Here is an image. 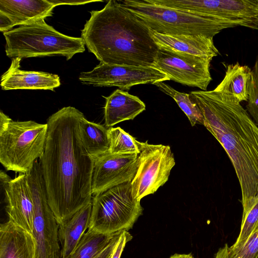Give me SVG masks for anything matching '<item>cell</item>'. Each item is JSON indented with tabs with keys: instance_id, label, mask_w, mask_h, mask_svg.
<instances>
[{
	"instance_id": "obj_1",
	"label": "cell",
	"mask_w": 258,
	"mask_h": 258,
	"mask_svg": "<svg viewBox=\"0 0 258 258\" xmlns=\"http://www.w3.org/2000/svg\"><path fill=\"white\" fill-rule=\"evenodd\" d=\"M84 114L64 107L51 115L44 153L39 160L48 202L58 224L92 203L94 160L81 141Z\"/></svg>"
},
{
	"instance_id": "obj_2",
	"label": "cell",
	"mask_w": 258,
	"mask_h": 258,
	"mask_svg": "<svg viewBox=\"0 0 258 258\" xmlns=\"http://www.w3.org/2000/svg\"><path fill=\"white\" fill-rule=\"evenodd\" d=\"M204 125L227 153L240 184L245 214L258 198V126L233 98L215 90L193 91Z\"/></svg>"
},
{
	"instance_id": "obj_3",
	"label": "cell",
	"mask_w": 258,
	"mask_h": 258,
	"mask_svg": "<svg viewBox=\"0 0 258 258\" xmlns=\"http://www.w3.org/2000/svg\"><path fill=\"white\" fill-rule=\"evenodd\" d=\"M90 14L81 37L100 63L154 68L159 48L149 28L119 2Z\"/></svg>"
},
{
	"instance_id": "obj_4",
	"label": "cell",
	"mask_w": 258,
	"mask_h": 258,
	"mask_svg": "<svg viewBox=\"0 0 258 258\" xmlns=\"http://www.w3.org/2000/svg\"><path fill=\"white\" fill-rule=\"evenodd\" d=\"M120 4L149 29L167 35H203L213 37L232 28L216 18L155 3L152 0H125Z\"/></svg>"
},
{
	"instance_id": "obj_5",
	"label": "cell",
	"mask_w": 258,
	"mask_h": 258,
	"mask_svg": "<svg viewBox=\"0 0 258 258\" xmlns=\"http://www.w3.org/2000/svg\"><path fill=\"white\" fill-rule=\"evenodd\" d=\"M5 51L10 58H29L59 55L69 60L85 50L81 37L66 35L39 19L3 33Z\"/></svg>"
},
{
	"instance_id": "obj_6",
	"label": "cell",
	"mask_w": 258,
	"mask_h": 258,
	"mask_svg": "<svg viewBox=\"0 0 258 258\" xmlns=\"http://www.w3.org/2000/svg\"><path fill=\"white\" fill-rule=\"evenodd\" d=\"M48 126L33 120L14 121L0 112V162L8 171L27 174L43 156Z\"/></svg>"
},
{
	"instance_id": "obj_7",
	"label": "cell",
	"mask_w": 258,
	"mask_h": 258,
	"mask_svg": "<svg viewBox=\"0 0 258 258\" xmlns=\"http://www.w3.org/2000/svg\"><path fill=\"white\" fill-rule=\"evenodd\" d=\"M92 205L89 228L105 234L128 231L143 211L140 200L133 195L131 182L94 196Z\"/></svg>"
},
{
	"instance_id": "obj_8",
	"label": "cell",
	"mask_w": 258,
	"mask_h": 258,
	"mask_svg": "<svg viewBox=\"0 0 258 258\" xmlns=\"http://www.w3.org/2000/svg\"><path fill=\"white\" fill-rule=\"evenodd\" d=\"M26 175L34 205L36 258H61L59 225L48 204L39 160Z\"/></svg>"
},
{
	"instance_id": "obj_9",
	"label": "cell",
	"mask_w": 258,
	"mask_h": 258,
	"mask_svg": "<svg viewBox=\"0 0 258 258\" xmlns=\"http://www.w3.org/2000/svg\"><path fill=\"white\" fill-rule=\"evenodd\" d=\"M138 144V168L131 185L134 197L141 201L168 181L175 160L169 146L139 141Z\"/></svg>"
},
{
	"instance_id": "obj_10",
	"label": "cell",
	"mask_w": 258,
	"mask_h": 258,
	"mask_svg": "<svg viewBox=\"0 0 258 258\" xmlns=\"http://www.w3.org/2000/svg\"><path fill=\"white\" fill-rule=\"evenodd\" d=\"M83 84L97 87H117L123 91L133 86L169 81L167 75L151 67L108 64L100 63L89 72H82Z\"/></svg>"
},
{
	"instance_id": "obj_11",
	"label": "cell",
	"mask_w": 258,
	"mask_h": 258,
	"mask_svg": "<svg viewBox=\"0 0 258 258\" xmlns=\"http://www.w3.org/2000/svg\"><path fill=\"white\" fill-rule=\"evenodd\" d=\"M176 7L216 18L232 28L258 30L257 0H178Z\"/></svg>"
},
{
	"instance_id": "obj_12",
	"label": "cell",
	"mask_w": 258,
	"mask_h": 258,
	"mask_svg": "<svg viewBox=\"0 0 258 258\" xmlns=\"http://www.w3.org/2000/svg\"><path fill=\"white\" fill-rule=\"evenodd\" d=\"M212 60L178 55L159 49L154 68L165 73L170 80L207 91L212 80Z\"/></svg>"
},
{
	"instance_id": "obj_13",
	"label": "cell",
	"mask_w": 258,
	"mask_h": 258,
	"mask_svg": "<svg viewBox=\"0 0 258 258\" xmlns=\"http://www.w3.org/2000/svg\"><path fill=\"white\" fill-rule=\"evenodd\" d=\"M138 155L108 152L94 160L92 182L93 196L119 184L131 182L136 174Z\"/></svg>"
},
{
	"instance_id": "obj_14",
	"label": "cell",
	"mask_w": 258,
	"mask_h": 258,
	"mask_svg": "<svg viewBox=\"0 0 258 258\" xmlns=\"http://www.w3.org/2000/svg\"><path fill=\"white\" fill-rule=\"evenodd\" d=\"M1 173L7 202L9 220L33 234L34 205L25 174L20 173L13 179Z\"/></svg>"
},
{
	"instance_id": "obj_15",
	"label": "cell",
	"mask_w": 258,
	"mask_h": 258,
	"mask_svg": "<svg viewBox=\"0 0 258 258\" xmlns=\"http://www.w3.org/2000/svg\"><path fill=\"white\" fill-rule=\"evenodd\" d=\"M149 31L152 38L160 49L178 55L211 60L219 54L212 37L203 35H167L150 29Z\"/></svg>"
},
{
	"instance_id": "obj_16",
	"label": "cell",
	"mask_w": 258,
	"mask_h": 258,
	"mask_svg": "<svg viewBox=\"0 0 258 258\" xmlns=\"http://www.w3.org/2000/svg\"><path fill=\"white\" fill-rule=\"evenodd\" d=\"M22 58H12L8 70L2 76L1 86L3 90L28 89L53 91L60 85L57 75L43 72L20 70Z\"/></svg>"
},
{
	"instance_id": "obj_17",
	"label": "cell",
	"mask_w": 258,
	"mask_h": 258,
	"mask_svg": "<svg viewBox=\"0 0 258 258\" xmlns=\"http://www.w3.org/2000/svg\"><path fill=\"white\" fill-rule=\"evenodd\" d=\"M0 258H36L33 234L10 221L0 227Z\"/></svg>"
},
{
	"instance_id": "obj_18",
	"label": "cell",
	"mask_w": 258,
	"mask_h": 258,
	"mask_svg": "<svg viewBox=\"0 0 258 258\" xmlns=\"http://www.w3.org/2000/svg\"><path fill=\"white\" fill-rule=\"evenodd\" d=\"M106 100L104 115L106 127H111L123 121L133 120L146 109L145 104L137 96L119 89Z\"/></svg>"
},
{
	"instance_id": "obj_19",
	"label": "cell",
	"mask_w": 258,
	"mask_h": 258,
	"mask_svg": "<svg viewBox=\"0 0 258 258\" xmlns=\"http://www.w3.org/2000/svg\"><path fill=\"white\" fill-rule=\"evenodd\" d=\"M54 7L49 0L0 1V12L9 17L14 27L50 17Z\"/></svg>"
},
{
	"instance_id": "obj_20",
	"label": "cell",
	"mask_w": 258,
	"mask_h": 258,
	"mask_svg": "<svg viewBox=\"0 0 258 258\" xmlns=\"http://www.w3.org/2000/svg\"><path fill=\"white\" fill-rule=\"evenodd\" d=\"M92 208L91 203L68 220L58 224L61 258H68L73 253L85 231L89 228Z\"/></svg>"
},
{
	"instance_id": "obj_21",
	"label": "cell",
	"mask_w": 258,
	"mask_h": 258,
	"mask_svg": "<svg viewBox=\"0 0 258 258\" xmlns=\"http://www.w3.org/2000/svg\"><path fill=\"white\" fill-rule=\"evenodd\" d=\"M251 71L248 66L238 62L228 64L223 79L214 90L239 103L247 101Z\"/></svg>"
},
{
	"instance_id": "obj_22",
	"label": "cell",
	"mask_w": 258,
	"mask_h": 258,
	"mask_svg": "<svg viewBox=\"0 0 258 258\" xmlns=\"http://www.w3.org/2000/svg\"><path fill=\"white\" fill-rule=\"evenodd\" d=\"M79 128L82 143L94 160L109 152L108 128L88 120L85 116L80 120Z\"/></svg>"
},
{
	"instance_id": "obj_23",
	"label": "cell",
	"mask_w": 258,
	"mask_h": 258,
	"mask_svg": "<svg viewBox=\"0 0 258 258\" xmlns=\"http://www.w3.org/2000/svg\"><path fill=\"white\" fill-rule=\"evenodd\" d=\"M116 233L105 234L88 228L68 258H94L110 243Z\"/></svg>"
},
{
	"instance_id": "obj_24",
	"label": "cell",
	"mask_w": 258,
	"mask_h": 258,
	"mask_svg": "<svg viewBox=\"0 0 258 258\" xmlns=\"http://www.w3.org/2000/svg\"><path fill=\"white\" fill-rule=\"evenodd\" d=\"M153 84L174 99L188 118L192 126L196 124L204 125L202 113L196 103L191 99L189 94L179 92L163 82H158Z\"/></svg>"
},
{
	"instance_id": "obj_25",
	"label": "cell",
	"mask_w": 258,
	"mask_h": 258,
	"mask_svg": "<svg viewBox=\"0 0 258 258\" xmlns=\"http://www.w3.org/2000/svg\"><path fill=\"white\" fill-rule=\"evenodd\" d=\"M109 152L115 154L139 155L138 141L120 127L108 128Z\"/></svg>"
},
{
	"instance_id": "obj_26",
	"label": "cell",
	"mask_w": 258,
	"mask_h": 258,
	"mask_svg": "<svg viewBox=\"0 0 258 258\" xmlns=\"http://www.w3.org/2000/svg\"><path fill=\"white\" fill-rule=\"evenodd\" d=\"M214 258H258V231L242 246L225 244L218 249Z\"/></svg>"
},
{
	"instance_id": "obj_27",
	"label": "cell",
	"mask_w": 258,
	"mask_h": 258,
	"mask_svg": "<svg viewBox=\"0 0 258 258\" xmlns=\"http://www.w3.org/2000/svg\"><path fill=\"white\" fill-rule=\"evenodd\" d=\"M258 231V198L247 212L242 215L239 234L233 244L243 245L254 233Z\"/></svg>"
},
{
	"instance_id": "obj_28",
	"label": "cell",
	"mask_w": 258,
	"mask_h": 258,
	"mask_svg": "<svg viewBox=\"0 0 258 258\" xmlns=\"http://www.w3.org/2000/svg\"><path fill=\"white\" fill-rule=\"evenodd\" d=\"M248 89V99L246 111L258 126V54L251 71Z\"/></svg>"
},
{
	"instance_id": "obj_29",
	"label": "cell",
	"mask_w": 258,
	"mask_h": 258,
	"mask_svg": "<svg viewBox=\"0 0 258 258\" xmlns=\"http://www.w3.org/2000/svg\"><path fill=\"white\" fill-rule=\"evenodd\" d=\"M132 237L128 231L123 230L111 258H120L126 243L130 241Z\"/></svg>"
},
{
	"instance_id": "obj_30",
	"label": "cell",
	"mask_w": 258,
	"mask_h": 258,
	"mask_svg": "<svg viewBox=\"0 0 258 258\" xmlns=\"http://www.w3.org/2000/svg\"><path fill=\"white\" fill-rule=\"evenodd\" d=\"M122 231L117 232L110 243L94 258H111Z\"/></svg>"
},
{
	"instance_id": "obj_31",
	"label": "cell",
	"mask_w": 258,
	"mask_h": 258,
	"mask_svg": "<svg viewBox=\"0 0 258 258\" xmlns=\"http://www.w3.org/2000/svg\"><path fill=\"white\" fill-rule=\"evenodd\" d=\"M13 24L8 16L0 12V31L5 33L13 29Z\"/></svg>"
},
{
	"instance_id": "obj_32",
	"label": "cell",
	"mask_w": 258,
	"mask_h": 258,
	"mask_svg": "<svg viewBox=\"0 0 258 258\" xmlns=\"http://www.w3.org/2000/svg\"><path fill=\"white\" fill-rule=\"evenodd\" d=\"M55 7L61 5H79L100 1H56L49 0Z\"/></svg>"
},
{
	"instance_id": "obj_33",
	"label": "cell",
	"mask_w": 258,
	"mask_h": 258,
	"mask_svg": "<svg viewBox=\"0 0 258 258\" xmlns=\"http://www.w3.org/2000/svg\"><path fill=\"white\" fill-rule=\"evenodd\" d=\"M169 258H194L191 253L189 254H178L175 253L171 255Z\"/></svg>"
},
{
	"instance_id": "obj_34",
	"label": "cell",
	"mask_w": 258,
	"mask_h": 258,
	"mask_svg": "<svg viewBox=\"0 0 258 258\" xmlns=\"http://www.w3.org/2000/svg\"><path fill=\"white\" fill-rule=\"evenodd\" d=\"M257 1H258V0H257Z\"/></svg>"
}]
</instances>
